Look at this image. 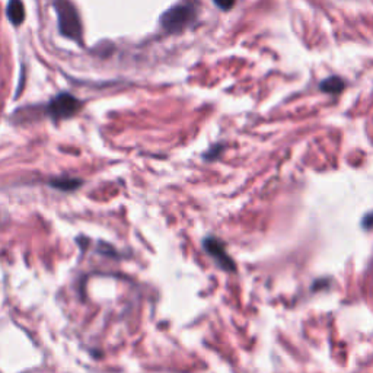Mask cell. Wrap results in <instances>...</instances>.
<instances>
[{"instance_id":"obj_8","label":"cell","mask_w":373,"mask_h":373,"mask_svg":"<svg viewBox=\"0 0 373 373\" xmlns=\"http://www.w3.org/2000/svg\"><path fill=\"white\" fill-rule=\"evenodd\" d=\"M213 2L216 3L217 8H220L222 10H229L233 5L236 0H213Z\"/></svg>"},{"instance_id":"obj_3","label":"cell","mask_w":373,"mask_h":373,"mask_svg":"<svg viewBox=\"0 0 373 373\" xmlns=\"http://www.w3.org/2000/svg\"><path fill=\"white\" fill-rule=\"evenodd\" d=\"M79 107H81V103L76 98L67 92H63L54 96L52 101H50L47 111L54 120H63L76 114Z\"/></svg>"},{"instance_id":"obj_2","label":"cell","mask_w":373,"mask_h":373,"mask_svg":"<svg viewBox=\"0 0 373 373\" xmlns=\"http://www.w3.org/2000/svg\"><path fill=\"white\" fill-rule=\"evenodd\" d=\"M195 14L191 6L186 5H177L172 9L167 10L160 19L162 27L169 32H180L182 31L186 25H190L194 19Z\"/></svg>"},{"instance_id":"obj_1","label":"cell","mask_w":373,"mask_h":373,"mask_svg":"<svg viewBox=\"0 0 373 373\" xmlns=\"http://www.w3.org/2000/svg\"><path fill=\"white\" fill-rule=\"evenodd\" d=\"M54 9L58 18L60 32L65 36L74 41H81L82 39V23L76 8L69 0H56Z\"/></svg>"},{"instance_id":"obj_4","label":"cell","mask_w":373,"mask_h":373,"mask_svg":"<svg viewBox=\"0 0 373 373\" xmlns=\"http://www.w3.org/2000/svg\"><path fill=\"white\" fill-rule=\"evenodd\" d=\"M204 250L209 253V255H211L216 259V263L223 270H228V271L235 270L233 261L231 259V257L225 251V246H223V244L219 239H216V238L204 239Z\"/></svg>"},{"instance_id":"obj_5","label":"cell","mask_w":373,"mask_h":373,"mask_svg":"<svg viewBox=\"0 0 373 373\" xmlns=\"http://www.w3.org/2000/svg\"><path fill=\"white\" fill-rule=\"evenodd\" d=\"M8 18L14 25H21L25 19V8L22 0H9L8 3Z\"/></svg>"},{"instance_id":"obj_7","label":"cell","mask_w":373,"mask_h":373,"mask_svg":"<svg viewBox=\"0 0 373 373\" xmlns=\"http://www.w3.org/2000/svg\"><path fill=\"white\" fill-rule=\"evenodd\" d=\"M81 184H82L81 180H74V178H61V180L52 181V185L61 191H73V190H76Z\"/></svg>"},{"instance_id":"obj_6","label":"cell","mask_w":373,"mask_h":373,"mask_svg":"<svg viewBox=\"0 0 373 373\" xmlns=\"http://www.w3.org/2000/svg\"><path fill=\"white\" fill-rule=\"evenodd\" d=\"M344 81L337 78V76H332V78H328L326 81L321 82V91H324L327 94H339L344 89Z\"/></svg>"}]
</instances>
